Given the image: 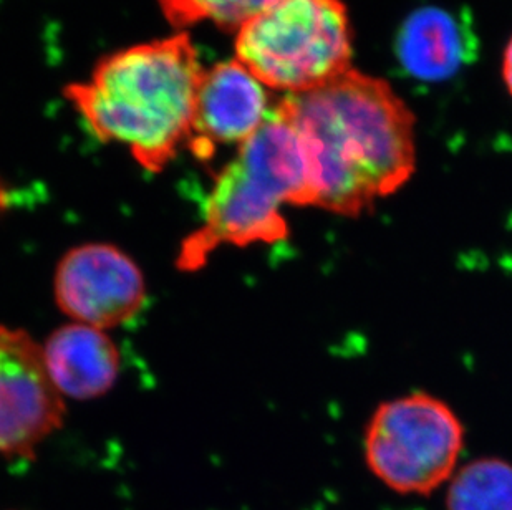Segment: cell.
<instances>
[{"label":"cell","instance_id":"6da1fadb","mask_svg":"<svg viewBox=\"0 0 512 510\" xmlns=\"http://www.w3.org/2000/svg\"><path fill=\"white\" fill-rule=\"evenodd\" d=\"M284 103L304 146L315 207L360 216L415 173V116L387 80L352 68Z\"/></svg>","mask_w":512,"mask_h":510},{"label":"cell","instance_id":"7a4b0ae2","mask_svg":"<svg viewBox=\"0 0 512 510\" xmlns=\"http://www.w3.org/2000/svg\"><path fill=\"white\" fill-rule=\"evenodd\" d=\"M203 73L193 40L178 32L110 53L63 93L98 140L160 173L188 145Z\"/></svg>","mask_w":512,"mask_h":510},{"label":"cell","instance_id":"3957f363","mask_svg":"<svg viewBox=\"0 0 512 510\" xmlns=\"http://www.w3.org/2000/svg\"><path fill=\"white\" fill-rule=\"evenodd\" d=\"M285 204L315 206V194L304 146L282 98L218 174L201 226L181 246L179 269H199L221 246L284 241L289 236Z\"/></svg>","mask_w":512,"mask_h":510},{"label":"cell","instance_id":"277c9868","mask_svg":"<svg viewBox=\"0 0 512 510\" xmlns=\"http://www.w3.org/2000/svg\"><path fill=\"white\" fill-rule=\"evenodd\" d=\"M236 58L269 90L305 95L352 70L343 0H274L236 32Z\"/></svg>","mask_w":512,"mask_h":510},{"label":"cell","instance_id":"5b68a950","mask_svg":"<svg viewBox=\"0 0 512 510\" xmlns=\"http://www.w3.org/2000/svg\"><path fill=\"white\" fill-rule=\"evenodd\" d=\"M464 448V426L445 401L411 393L375 409L365 431V459L400 494L428 496L445 484Z\"/></svg>","mask_w":512,"mask_h":510},{"label":"cell","instance_id":"8992f818","mask_svg":"<svg viewBox=\"0 0 512 510\" xmlns=\"http://www.w3.org/2000/svg\"><path fill=\"white\" fill-rule=\"evenodd\" d=\"M54 297L72 322L108 332L131 322L145 307V275L120 247L87 242L72 247L58 262Z\"/></svg>","mask_w":512,"mask_h":510},{"label":"cell","instance_id":"52a82bcc","mask_svg":"<svg viewBox=\"0 0 512 510\" xmlns=\"http://www.w3.org/2000/svg\"><path fill=\"white\" fill-rule=\"evenodd\" d=\"M67 405L44 365L42 343L0 325V458H32L62 429Z\"/></svg>","mask_w":512,"mask_h":510},{"label":"cell","instance_id":"ba28073f","mask_svg":"<svg viewBox=\"0 0 512 510\" xmlns=\"http://www.w3.org/2000/svg\"><path fill=\"white\" fill-rule=\"evenodd\" d=\"M269 88L236 57L204 68L194 106L189 150L209 158L218 146L246 143L269 120Z\"/></svg>","mask_w":512,"mask_h":510},{"label":"cell","instance_id":"9c48e42d","mask_svg":"<svg viewBox=\"0 0 512 510\" xmlns=\"http://www.w3.org/2000/svg\"><path fill=\"white\" fill-rule=\"evenodd\" d=\"M45 370L63 400H97L113 390L121 355L108 332L70 322L42 343Z\"/></svg>","mask_w":512,"mask_h":510},{"label":"cell","instance_id":"30bf717a","mask_svg":"<svg viewBox=\"0 0 512 510\" xmlns=\"http://www.w3.org/2000/svg\"><path fill=\"white\" fill-rule=\"evenodd\" d=\"M401 65L421 80H445L466 58L463 29L445 10L420 9L406 20L397 40Z\"/></svg>","mask_w":512,"mask_h":510},{"label":"cell","instance_id":"8fae6325","mask_svg":"<svg viewBox=\"0 0 512 510\" xmlns=\"http://www.w3.org/2000/svg\"><path fill=\"white\" fill-rule=\"evenodd\" d=\"M448 510H512V464L498 458L466 464L451 481Z\"/></svg>","mask_w":512,"mask_h":510},{"label":"cell","instance_id":"7c38bea8","mask_svg":"<svg viewBox=\"0 0 512 510\" xmlns=\"http://www.w3.org/2000/svg\"><path fill=\"white\" fill-rule=\"evenodd\" d=\"M271 2L274 0H158L161 12L174 29L211 22L219 29L236 32Z\"/></svg>","mask_w":512,"mask_h":510},{"label":"cell","instance_id":"4fadbf2b","mask_svg":"<svg viewBox=\"0 0 512 510\" xmlns=\"http://www.w3.org/2000/svg\"><path fill=\"white\" fill-rule=\"evenodd\" d=\"M503 78L512 97V37L511 40H509L508 45H506V50H504Z\"/></svg>","mask_w":512,"mask_h":510}]
</instances>
